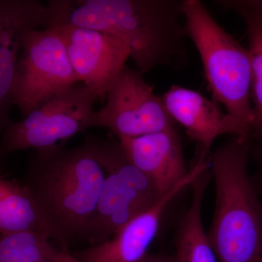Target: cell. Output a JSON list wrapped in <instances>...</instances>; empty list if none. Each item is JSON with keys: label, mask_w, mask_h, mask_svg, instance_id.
Here are the masks:
<instances>
[{"label": "cell", "mask_w": 262, "mask_h": 262, "mask_svg": "<svg viewBox=\"0 0 262 262\" xmlns=\"http://www.w3.org/2000/svg\"><path fill=\"white\" fill-rule=\"evenodd\" d=\"M48 27L67 24L104 31L121 38L138 70H175L188 61L183 1L178 0H51Z\"/></svg>", "instance_id": "cell-1"}, {"label": "cell", "mask_w": 262, "mask_h": 262, "mask_svg": "<svg viewBox=\"0 0 262 262\" xmlns=\"http://www.w3.org/2000/svg\"><path fill=\"white\" fill-rule=\"evenodd\" d=\"M105 176L94 136L75 148L37 150L29 160L22 182L60 248L69 249L87 239Z\"/></svg>", "instance_id": "cell-2"}, {"label": "cell", "mask_w": 262, "mask_h": 262, "mask_svg": "<svg viewBox=\"0 0 262 262\" xmlns=\"http://www.w3.org/2000/svg\"><path fill=\"white\" fill-rule=\"evenodd\" d=\"M250 146L232 136L210 157L215 204L207 232L219 262L262 259V204L248 175Z\"/></svg>", "instance_id": "cell-3"}, {"label": "cell", "mask_w": 262, "mask_h": 262, "mask_svg": "<svg viewBox=\"0 0 262 262\" xmlns=\"http://www.w3.org/2000/svg\"><path fill=\"white\" fill-rule=\"evenodd\" d=\"M187 36L201 56L215 102L251 134V62L249 51L217 23L199 0H183Z\"/></svg>", "instance_id": "cell-4"}, {"label": "cell", "mask_w": 262, "mask_h": 262, "mask_svg": "<svg viewBox=\"0 0 262 262\" xmlns=\"http://www.w3.org/2000/svg\"><path fill=\"white\" fill-rule=\"evenodd\" d=\"M94 141L106 176L86 239L92 246L106 242L165 195L130 161L120 141L97 137Z\"/></svg>", "instance_id": "cell-5"}, {"label": "cell", "mask_w": 262, "mask_h": 262, "mask_svg": "<svg viewBox=\"0 0 262 262\" xmlns=\"http://www.w3.org/2000/svg\"><path fill=\"white\" fill-rule=\"evenodd\" d=\"M98 99L82 82L49 98L21 120L3 129L1 156L19 150L62 146L61 141L95 127L94 106Z\"/></svg>", "instance_id": "cell-6"}, {"label": "cell", "mask_w": 262, "mask_h": 262, "mask_svg": "<svg viewBox=\"0 0 262 262\" xmlns=\"http://www.w3.org/2000/svg\"><path fill=\"white\" fill-rule=\"evenodd\" d=\"M78 82H81L56 29H35L26 35L13 90V104L18 106L22 118Z\"/></svg>", "instance_id": "cell-7"}, {"label": "cell", "mask_w": 262, "mask_h": 262, "mask_svg": "<svg viewBox=\"0 0 262 262\" xmlns=\"http://www.w3.org/2000/svg\"><path fill=\"white\" fill-rule=\"evenodd\" d=\"M142 75L127 67L122 70L108 90L104 106L95 114V127L108 129L118 140L176 127L163 98Z\"/></svg>", "instance_id": "cell-8"}, {"label": "cell", "mask_w": 262, "mask_h": 262, "mask_svg": "<svg viewBox=\"0 0 262 262\" xmlns=\"http://www.w3.org/2000/svg\"><path fill=\"white\" fill-rule=\"evenodd\" d=\"M64 44L67 56L79 80L102 102L130 57L127 43L104 31L67 24L49 26Z\"/></svg>", "instance_id": "cell-9"}, {"label": "cell", "mask_w": 262, "mask_h": 262, "mask_svg": "<svg viewBox=\"0 0 262 262\" xmlns=\"http://www.w3.org/2000/svg\"><path fill=\"white\" fill-rule=\"evenodd\" d=\"M208 168V158L199 155L187 178L152 208L130 221L106 242L72 253L82 262H145L149 255L148 250L158 234L162 218L170 202Z\"/></svg>", "instance_id": "cell-10"}, {"label": "cell", "mask_w": 262, "mask_h": 262, "mask_svg": "<svg viewBox=\"0 0 262 262\" xmlns=\"http://www.w3.org/2000/svg\"><path fill=\"white\" fill-rule=\"evenodd\" d=\"M47 5L37 0H0V127L11 123L15 72L24 37L48 27Z\"/></svg>", "instance_id": "cell-11"}, {"label": "cell", "mask_w": 262, "mask_h": 262, "mask_svg": "<svg viewBox=\"0 0 262 262\" xmlns=\"http://www.w3.org/2000/svg\"><path fill=\"white\" fill-rule=\"evenodd\" d=\"M163 100L174 121L182 125L187 135L199 144L200 151L208 154L215 139L222 135L251 139V134L237 119L224 113L215 101L195 91L173 85L165 93Z\"/></svg>", "instance_id": "cell-12"}, {"label": "cell", "mask_w": 262, "mask_h": 262, "mask_svg": "<svg viewBox=\"0 0 262 262\" xmlns=\"http://www.w3.org/2000/svg\"><path fill=\"white\" fill-rule=\"evenodd\" d=\"M119 141L130 161L163 194L173 190L190 172L176 127Z\"/></svg>", "instance_id": "cell-13"}, {"label": "cell", "mask_w": 262, "mask_h": 262, "mask_svg": "<svg viewBox=\"0 0 262 262\" xmlns=\"http://www.w3.org/2000/svg\"><path fill=\"white\" fill-rule=\"evenodd\" d=\"M211 168L203 172L191 184L190 206L183 215L176 236L178 262H219L203 222V202L211 177Z\"/></svg>", "instance_id": "cell-14"}, {"label": "cell", "mask_w": 262, "mask_h": 262, "mask_svg": "<svg viewBox=\"0 0 262 262\" xmlns=\"http://www.w3.org/2000/svg\"><path fill=\"white\" fill-rule=\"evenodd\" d=\"M49 232L27 186L17 179H0V233ZM51 237V236H50Z\"/></svg>", "instance_id": "cell-15"}, {"label": "cell", "mask_w": 262, "mask_h": 262, "mask_svg": "<svg viewBox=\"0 0 262 262\" xmlns=\"http://www.w3.org/2000/svg\"><path fill=\"white\" fill-rule=\"evenodd\" d=\"M49 234L18 232L1 235L0 262H53L57 248Z\"/></svg>", "instance_id": "cell-16"}, {"label": "cell", "mask_w": 262, "mask_h": 262, "mask_svg": "<svg viewBox=\"0 0 262 262\" xmlns=\"http://www.w3.org/2000/svg\"><path fill=\"white\" fill-rule=\"evenodd\" d=\"M251 62V100L253 121L251 136L262 142V25L245 20Z\"/></svg>", "instance_id": "cell-17"}, {"label": "cell", "mask_w": 262, "mask_h": 262, "mask_svg": "<svg viewBox=\"0 0 262 262\" xmlns=\"http://www.w3.org/2000/svg\"><path fill=\"white\" fill-rule=\"evenodd\" d=\"M215 3L222 9L235 12L244 20L262 25V0H220Z\"/></svg>", "instance_id": "cell-18"}, {"label": "cell", "mask_w": 262, "mask_h": 262, "mask_svg": "<svg viewBox=\"0 0 262 262\" xmlns=\"http://www.w3.org/2000/svg\"><path fill=\"white\" fill-rule=\"evenodd\" d=\"M53 262H82L70 252V249L57 248Z\"/></svg>", "instance_id": "cell-19"}, {"label": "cell", "mask_w": 262, "mask_h": 262, "mask_svg": "<svg viewBox=\"0 0 262 262\" xmlns=\"http://www.w3.org/2000/svg\"><path fill=\"white\" fill-rule=\"evenodd\" d=\"M145 262H178L175 254L155 253L149 254Z\"/></svg>", "instance_id": "cell-20"}, {"label": "cell", "mask_w": 262, "mask_h": 262, "mask_svg": "<svg viewBox=\"0 0 262 262\" xmlns=\"http://www.w3.org/2000/svg\"><path fill=\"white\" fill-rule=\"evenodd\" d=\"M260 167H261V178H262V151L261 155H260Z\"/></svg>", "instance_id": "cell-21"}]
</instances>
